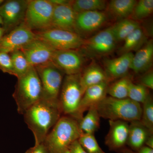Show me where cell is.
<instances>
[{"label": "cell", "instance_id": "17", "mask_svg": "<svg viewBox=\"0 0 153 153\" xmlns=\"http://www.w3.org/2000/svg\"><path fill=\"white\" fill-rule=\"evenodd\" d=\"M133 55L132 52H129L117 58L104 59V71L109 82L127 76Z\"/></svg>", "mask_w": 153, "mask_h": 153}, {"label": "cell", "instance_id": "11", "mask_svg": "<svg viewBox=\"0 0 153 153\" xmlns=\"http://www.w3.org/2000/svg\"><path fill=\"white\" fill-rule=\"evenodd\" d=\"M36 38L35 33L23 22L4 36L0 41V52L10 54L21 50Z\"/></svg>", "mask_w": 153, "mask_h": 153}, {"label": "cell", "instance_id": "23", "mask_svg": "<svg viewBox=\"0 0 153 153\" xmlns=\"http://www.w3.org/2000/svg\"><path fill=\"white\" fill-rule=\"evenodd\" d=\"M148 41L147 36L140 26L124 40L123 46L119 49L120 55L133 51L137 52Z\"/></svg>", "mask_w": 153, "mask_h": 153}, {"label": "cell", "instance_id": "14", "mask_svg": "<svg viewBox=\"0 0 153 153\" xmlns=\"http://www.w3.org/2000/svg\"><path fill=\"white\" fill-rule=\"evenodd\" d=\"M108 17L103 11H88L76 14V33L82 35L90 34L100 29L107 21Z\"/></svg>", "mask_w": 153, "mask_h": 153}, {"label": "cell", "instance_id": "3", "mask_svg": "<svg viewBox=\"0 0 153 153\" xmlns=\"http://www.w3.org/2000/svg\"><path fill=\"white\" fill-rule=\"evenodd\" d=\"M17 79L13 97L16 103L18 112L23 115L31 107L43 99V88L36 68L33 66Z\"/></svg>", "mask_w": 153, "mask_h": 153}, {"label": "cell", "instance_id": "26", "mask_svg": "<svg viewBox=\"0 0 153 153\" xmlns=\"http://www.w3.org/2000/svg\"><path fill=\"white\" fill-rule=\"evenodd\" d=\"M107 2L104 0H73L70 5L76 14L88 11H103Z\"/></svg>", "mask_w": 153, "mask_h": 153}, {"label": "cell", "instance_id": "1", "mask_svg": "<svg viewBox=\"0 0 153 153\" xmlns=\"http://www.w3.org/2000/svg\"><path fill=\"white\" fill-rule=\"evenodd\" d=\"M62 114L58 101L42 99L24 114L25 122L33 133L35 145L43 143Z\"/></svg>", "mask_w": 153, "mask_h": 153}, {"label": "cell", "instance_id": "39", "mask_svg": "<svg viewBox=\"0 0 153 153\" xmlns=\"http://www.w3.org/2000/svg\"><path fill=\"white\" fill-rule=\"evenodd\" d=\"M145 145L153 149V134H151L148 138Z\"/></svg>", "mask_w": 153, "mask_h": 153}, {"label": "cell", "instance_id": "5", "mask_svg": "<svg viewBox=\"0 0 153 153\" xmlns=\"http://www.w3.org/2000/svg\"><path fill=\"white\" fill-rule=\"evenodd\" d=\"M83 93L80 83V73L66 75L58 99L62 114L75 118Z\"/></svg>", "mask_w": 153, "mask_h": 153}, {"label": "cell", "instance_id": "8", "mask_svg": "<svg viewBox=\"0 0 153 153\" xmlns=\"http://www.w3.org/2000/svg\"><path fill=\"white\" fill-rule=\"evenodd\" d=\"M35 68L43 88V99L58 101L63 82V72L52 62Z\"/></svg>", "mask_w": 153, "mask_h": 153}, {"label": "cell", "instance_id": "33", "mask_svg": "<svg viewBox=\"0 0 153 153\" xmlns=\"http://www.w3.org/2000/svg\"><path fill=\"white\" fill-rule=\"evenodd\" d=\"M0 70L4 73L15 76L13 67L10 54L0 52Z\"/></svg>", "mask_w": 153, "mask_h": 153}, {"label": "cell", "instance_id": "2", "mask_svg": "<svg viewBox=\"0 0 153 153\" xmlns=\"http://www.w3.org/2000/svg\"><path fill=\"white\" fill-rule=\"evenodd\" d=\"M82 133L78 121L64 115L49 132L43 143L49 153H64Z\"/></svg>", "mask_w": 153, "mask_h": 153}, {"label": "cell", "instance_id": "43", "mask_svg": "<svg viewBox=\"0 0 153 153\" xmlns=\"http://www.w3.org/2000/svg\"><path fill=\"white\" fill-rule=\"evenodd\" d=\"M5 1H3V0H0V6Z\"/></svg>", "mask_w": 153, "mask_h": 153}, {"label": "cell", "instance_id": "34", "mask_svg": "<svg viewBox=\"0 0 153 153\" xmlns=\"http://www.w3.org/2000/svg\"><path fill=\"white\" fill-rule=\"evenodd\" d=\"M140 84L149 89H153V70L150 69L145 72L140 79Z\"/></svg>", "mask_w": 153, "mask_h": 153}, {"label": "cell", "instance_id": "44", "mask_svg": "<svg viewBox=\"0 0 153 153\" xmlns=\"http://www.w3.org/2000/svg\"><path fill=\"white\" fill-rule=\"evenodd\" d=\"M64 153H69V151H68V150H67V151H66V152H65Z\"/></svg>", "mask_w": 153, "mask_h": 153}, {"label": "cell", "instance_id": "12", "mask_svg": "<svg viewBox=\"0 0 153 153\" xmlns=\"http://www.w3.org/2000/svg\"><path fill=\"white\" fill-rule=\"evenodd\" d=\"M52 63L66 75L81 73L84 58L83 53L77 50H55Z\"/></svg>", "mask_w": 153, "mask_h": 153}, {"label": "cell", "instance_id": "30", "mask_svg": "<svg viewBox=\"0 0 153 153\" xmlns=\"http://www.w3.org/2000/svg\"><path fill=\"white\" fill-rule=\"evenodd\" d=\"M77 140L87 153H105L100 146L94 134L82 133Z\"/></svg>", "mask_w": 153, "mask_h": 153}, {"label": "cell", "instance_id": "16", "mask_svg": "<svg viewBox=\"0 0 153 153\" xmlns=\"http://www.w3.org/2000/svg\"><path fill=\"white\" fill-rule=\"evenodd\" d=\"M108 85L109 82H103L86 88L82 96L75 119L79 120L83 117L84 111L88 110L91 107L96 105L107 97Z\"/></svg>", "mask_w": 153, "mask_h": 153}, {"label": "cell", "instance_id": "15", "mask_svg": "<svg viewBox=\"0 0 153 153\" xmlns=\"http://www.w3.org/2000/svg\"><path fill=\"white\" fill-rule=\"evenodd\" d=\"M109 124L105 144L110 150L117 152L126 145L129 124L128 122L121 120H109Z\"/></svg>", "mask_w": 153, "mask_h": 153}, {"label": "cell", "instance_id": "18", "mask_svg": "<svg viewBox=\"0 0 153 153\" xmlns=\"http://www.w3.org/2000/svg\"><path fill=\"white\" fill-rule=\"evenodd\" d=\"M76 14L70 5H54L51 28L76 33Z\"/></svg>", "mask_w": 153, "mask_h": 153}, {"label": "cell", "instance_id": "4", "mask_svg": "<svg viewBox=\"0 0 153 153\" xmlns=\"http://www.w3.org/2000/svg\"><path fill=\"white\" fill-rule=\"evenodd\" d=\"M96 107L100 117L109 120H140L142 113L141 104L128 98L119 99L106 97Z\"/></svg>", "mask_w": 153, "mask_h": 153}, {"label": "cell", "instance_id": "35", "mask_svg": "<svg viewBox=\"0 0 153 153\" xmlns=\"http://www.w3.org/2000/svg\"><path fill=\"white\" fill-rule=\"evenodd\" d=\"M25 153H49L47 147L43 143L35 145L33 147L30 148Z\"/></svg>", "mask_w": 153, "mask_h": 153}, {"label": "cell", "instance_id": "25", "mask_svg": "<svg viewBox=\"0 0 153 153\" xmlns=\"http://www.w3.org/2000/svg\"><path fill=\"white\" fill-rule=\"evenodd\" d=\"M140 26L138 22L130 19H126L118 21L111 27L115 39L117 43L123 41Z\"/></svg>", "mask_w": 153, "mask_h": 153}, {"label": "cell", "instance_id": "41", "mask_svg": "<svg viewBox=\"0 0 153 153\" xmlns=\"http://www.w3.org/2000/svg\"><path fill=\"white\" fill-rule=\"evenodd\" d=\"M6 34V33L4 28L2 27L0 28V41L1 40L2 38L4 37V36Z\"/></svg>", "mask_w": 153, "mask_h": 153}, {"label": "cell", "instance_id": "24", "mask_svg": "<svg viewBox=\"0 0 153 153\" xmlns=\"http://www.w3.org/2000/svg\"><path fill=\"white\" fill-rule=\"evenodd\" d=\"M100 118L96 105L91 107L87 114L78 121L80 130L83 133L94 134L99 128Z\"/></svg>", "mask_w": 153, "mask_h": 153}, {"label": "cell", "instance_id": "31", "mask_svg": "<svg viewBox=\"0 0 153 153\" xmlns=\"http://www.w3.org/2000/svg\"><path fill=\"white\" fill-rule=\"evenodd\" d=\"M140 121L153 133V100L151 94L143 103L142 113Z\"/></svg>", "mask_w": 153, "mask_h": 153}, {"label": "cell", "instance_id": "29", "mask_svg": "<svg viewBox=\"0 0 153 153\" xmlns=\"http://www.w3.org/2000/svg\"><path fill=\"white\" fill-rule=\"evenodd\" d=\"M153 12V0H140L137 1L129 19L138 22L147 18Z\"/></svg>", "mask_w": 153, "mask_h": 153}, {"label": "cell", "instance_id": "27", "mask_svg": "<svg viewBox=\"0 0 153 153\" xmlns=\"http://www.w3.org/2000/svg\"><path fill=\"white\" fill-rule=\"evenodd\" d=\"M132 82L128 76L117 79L111 85H108L107 94L114 98L122 99L128 98L129 88Z\"/></svg>", "mask_w": 153, "mask_h": 153}, {"label": "cell", "instance_id": "19", "mask_svg": "<svg viewBox=\"0 0 153 153\" xmlns=\"http://www.w3.org/2000/svg\"><path fill=\"white\" fill-rule=\"evenodd\" d=\"M153 61V41L150 40L134 54L130 69L136 74L145 73L151 69Z\"/></svg>", "mask_w": 153, "mask_h": 153}, {"label": "cell", "instance_id": "10", "mask_svg": "<svg viewBox=\"0 0 153 153\" xmlns=\"http://www.w3.org/2000/svg\"><path fill=\"white\" fill-rule=\"evenodd\" d=\"M28 0H9L0 6L2 27L8 33L24 22Z\"/></svg>", "mask_w": 153, "mask_h": 153}, {"label": "cell", "instance_id": "32", "mask_svg": "<svg viewBox=\"0 0 153 153\" xmlns=\"http://www.w3.org/2000/svg\"><path fill=\"white\" fill-rule=\"evenodd\" d=\"M150 95L148 88L143 85L140 83L135 84L132 82L131 83L128 98L141 104L144 102Z\"/></svg>", "mask_w": 153, "mask_h": 153}, {"label": "cell", "instance_id": "40", "mask_svg": "<svg viewBox=\"0 0 153 153\" xmlns=\"http://www.w3.org/2000/svg\"><path fill=\"white\" fill-rule=\"evenodd\" d=\"M117 152L120 153H136L135 152L132 150L130 149H128L126 147L121 149Z\"/></svg>", "mask_w": 153, "mask_h": 153}, {"label": "cell", "instance_id": "13", "mask_svg": "<svg viewBox=\"0 0 153 153\" xmlns=\"http://www.w3.org/2000/svg\"><path fill=\"white\" fill-rule=\"evenodd\" d=\"M33 67L52 62L55 50L44 41L36 39L21 49Z\"/></svg>", "mask_w": 153, "mask_h": 153}, {"label": "cell", "instance_id": "22", "mask_svg": "<svg viewBox=\"0 0 153 153\" xmlns=\"http://www.w3.org/2000/svg\"><path fill=\"white\" fill-rule=\"evenodd\" d=\"M103 82H109L104 69L96 63H92L80 73V83L83 92L92 85Z\"/></svg>", "mask_w": 153, "mask_h": 153}, {"label": "cell", "instance_id": "28", "mask_svg": "<svg viewBox=\"0 0 153 153\" xmlns=\"http://www.w3.org/2000/svg\"><path fill=\"white\" fill-rule=\"evenodd\" d=\"M13 67L15 76L17 78L23 76L33 67L21 50L10 53Z\"/></svg>", "mask_w": 153, "mask_h": 153}, {"label": "cell", "instance_id": "9", "mask_svg": "<svg viewBox=\"0 0 153 153\" xmlns=\"http://www.w3.org/2000/svg\"><path fill=\"white\" fill-rule=\"evenodd\" d=\"M117 44L110 27L88 39H85L80 49H82V53L90 57L103 56L113 52Z\"/></svg>", "mask_w": 153, "mask_h": 153}, {"label": "cell", "instance_id": "6", "mask_svg": "<svg viewBox=\"0 0 153 153\" xmlns=\"http://www.w3.org/2000/svg\"><path fill=\"white\" fill-rule=\"evenodd\" d=\"M34 32L36 38L57 51L81 49L85 40L76 33L55 28H50Z\"/></svg>", "mask_w": 153, "mask_h": 153}, {"label": "cell", "instance_id": "38", "mask_svg": "<svg viewBox=\"0 0 153 153\" xmlns=\"http://www.w3.org/2000/svg\"><path fill=\"white\" fill-rule=\"evenodd\" d=\"M136 153H153V149L146 146H143Z\"/></svg>", "mask_w": 153, "mask_h": 153}, {"label": "cell", "instance_id": "42", "mask_svg": "<svg viewBox=\"0 0 153 153\" xmlns=\"http://www.w3.org/2000/svg\"><path fill=\"white\" fill-rule=\"evenodd\" d=\"M3 25V22L1 18L0 17V28L2 27Z\"/></svg>", "mask_w": 153, "mask_h": 153}, {"label": "cell", "instance_id": "20", "mask_svg": "<svg viewBox=\"0 0 153 153\" xmlns=\"http://www.w3.org/2000/svg\"><path fill=\"white\" fill-rule=\"evenodd\" d=\"M136 0H111L107 5L105 13L108 19L120 21L131 16Z\"/></svg>", "mask_w": 153, "mask_h": 153}, {"label": "cell", "instance_id": "37", "mask_svg": "<svg viewBox=\"0 0 153 153\" xmlns=\"http://www.w3.org/2000/svg\"><path fill=\"white\" fill-rule=\"evenodd\" d=\"M54 5H70L71 1L68 0H49Z\"/></svg>", "mask_w": 153, "mask_h": 153}, {"label": "cell", "instance_id": "36", "mask_svg": "<svg viewBox=\"0 0 153 153\" xmlns=\"http://www.w3.org/2000/svg\"><path fill=\"white\" fill-rule=\"evenodd\" d=\"M68 151L69 153H87L79 144L77 140L70 145L68 148Z\"/></svg>", "mask_w": 153, "mask_h": 153}, {"label": "cell", "instance_id": "7", "mask_svg": "<svg viewBox=\"0 0 153 153\" xmlns=\"http://www.w3.org/2000/svg\"><path fill=\"white\" fill-rule=\"evenodd\" d=\"M54 9L49 0H28L24 23L33 32L51 28Z\"/></svg>", "mask_w": 153, "mask_h": 153}, {"label": "cell", "instance_id": "21", "mask_svg": "<svg viewBox=\"0 0 153 153\" xmlns=\"http://www.w3.org/2000/svg\"><path fill=\"white\" fill-rule=\"evenodd\" d=\"M153 134L140 120L131 122L129 127L128 138L126 144L131 149L137 152L144 146L149 137Z\"/></svg>", "mask_w": 153, "mask_h": 153}]
</instances>
